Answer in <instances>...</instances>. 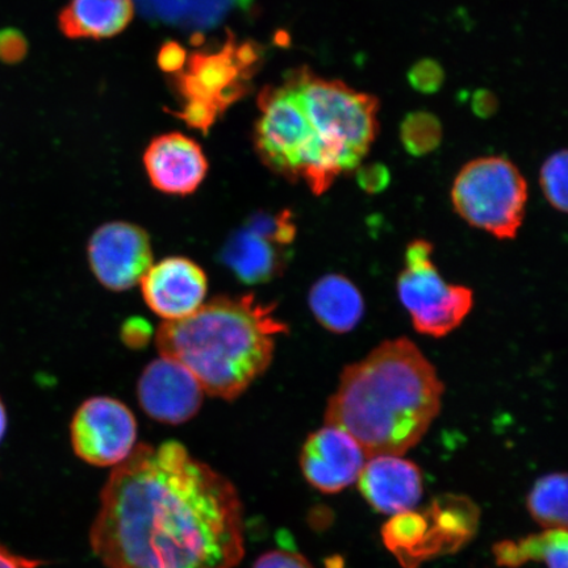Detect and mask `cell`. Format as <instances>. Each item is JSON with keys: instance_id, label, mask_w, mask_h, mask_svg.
<instances>
[{"instance_id": "6da1fadb", "label": "cell", "mask_w": 568, "mask_h": 568, "mask_svg": "<svg viewBox=\"0 0 568 568\" xmlns=\"http://www.w3.org/2000/svg\"><path fill=\"white\" fill-rule=\"evenodd\" d=\"M90 545L105 568H236L243 503L181 443L140 444L103 487Z\"/></svg>"}, {"instance_id": "7a4b0ae2", "label": "cell", "mask_w": 568, "mask_h": 568, "mask_svg": "<svg viewBox=\"0 0 568 568\" xmlns=\"http://www.w3.org/2000/svg\"><path fill=\"white\" fill-rule=\"evenodd\" d=\"M443 395L435 366L412 341H385L345 368L326 406L325 425L352 436L367 459L402 457L435 422Z\"/></svg>"}, {"instance_id": "3957f363", "label": "cell", "mask_w": 568, "mask_h": 568, "mask_svg": "<svg viewBox=\"0 0 568 568\" xmlns=\"http://www.w3.org/2000/svg\"><path fill=\"white\" fill-rule=\"evenodd\" d=\"M286 332L275 305L253 294L223 295L180 322L163 323L155 339L161 355L186 367L204 393L234 400L265 374L276 337Z\"/></svg>"}, {"instance_id": "277c9868", "label": "cell", "mask_w": 568, "mask_h": 568, "mask_svg": "<svg viewBox=\"0 0 568 568\" xmlns=\"http://www.w3.org/2000/svg\"><path fill=\"white\" fill-rule=\"evenodd\" d=\"M312 130L338 174L358 168L378 133L379 101L344 82L325 80L307 68L288 74Z\"/></svg>"}, {"instance_id": "5b68a950", "label": "cell", "mask_w": 568, "mask_h": 568, "mask_svg": "<svg viewBox=\"0 0 568 568\" xmlns=\"http://www.w3.org/2000/svg\"><path fill=\"white\" fill-rule=\"evenodd\" d=\"M258 109L254 144L265 165L290 181H305L315 195L328 191L339 174L326 159L295 92L286 82L266 88Z\"/></svg>"}, {"instance_id": "8992f818", "label": "cell", "mask_w": 568, "mask_h": 568, "mask_svg": "<svg viewBox=\"0 0 568 568\" xmlns=\"http://www.w3.org/2000/svg\"><path fill=\"white\" fill-rule=\"evenodd\" d=\"M452 201L458 215L475 229L499 240H513L525 216L528 184L509 160L483 158L462 168Z\"/></svg>"}, {"instance_id": "52a82bcc", "label": "cell", "mask_w": 568, "mask_h": 568, "mask_svg": "<svg viewBox=\"0 0 568 568\" xmlns=\"http://www.w3.org/2000/svg\"><path fill=\"white\" fill-rule=\"evenodd\" d=\"M429 241L407 247L406 268L397 281V294L420 335L445 337L464 323L474 305L470 288L446 283L432 260Z\"/></svg>"}, {"instance_id": "ba28073f", "label": "cell", "mask_w": 568, "mask_h": 568, "mask_svg": "<svg viewBox=\"0 0 568 568\" xmlns=\"http://www.w3.org/2000/svg\"><path fill=\"white\" fill-rule=\"evenodd\" d=\"M70 439L75 456L87 464L116 467L136 449V417L113 397H90L71 420Z\"/></svg>"}, {"instance_id": "9c48e42d", "label": "cell", "mask_w": 568, "mask_h": 568, "mask_svg": "<svg viewBox=\"0 0 568 568\" xmlns=\"http://www.w3.org/2000/svg\"><path fill=\"white\" fill-rule=\"evenodd\" d=\"M92 274L105 288L131 290L153 265L151 239L141 226L112 222L99 226L88 245Z\"/></svg>"}, {"instance_id": "30bf717a", "label": "cell", "mask_w": 568, "mask_h": 568, "mask_svg": "<svg viewBox=\"0 0 568 568\" xmlns=\"http://www.w3.org/2000/svg\"><path fill=\"white\" fill-rule=\"evenodd\" d=\"M138 397L141 408L154 422L180 425L201 409L204 389L180 362L161 355L140 375Z\"/></svg>"}, {"instance_id": "8fae6325", "label": "cell", "mask_w": 568, "mask_h": 568, "mask_svg": "<svg viewBox=\"0 0 568 568\" xmlns=\"http://www.w3.org/2000/svg\"><path fill=\"white\" fill-rule=\"evenodd\" d=\"M140 284L148 307L165 322H180L195 314L209 291L204 270L184 257H169L152 265Z\"/></svg>"}, {"instance_id": "7c38bea8", "label": "cell", "mask_w": 568, "mask_h": 568, "mask_svg": "<svg viewBox=\"0 0 568 568\" xmlns=\"http://www.w3.org/2000/svg\"><path fill=\"white\" fill-rule=\"evenodd\" d=\"M251 77L236 59V41L231 36L220 52L190 54L186 67L175 74L174 83L186 101L201 99L215 104L223 113L246 94V81Z\"/></svg>"}, {"instance_id": "4fadbf2b", "label": "cell", "mask_w": 568, "mask_h": 568, "mask_svg": "<svg viewBox=\"0 0 568 568\" xmlns=\"http://www.w3.org/2000/svg\"><path fill=\"white\" fill-rule=\"evenodd\" d=\"M366 459L352 436L325 425L304 443L301 467L312 487L324 494H337L358 481Z\"/></svg>"}, {"instance_id": "5bb4252c", "label": "cell", "mask_w": 568, "mask_h": 568, "mask_svg": "<svg viewBox=\"0 0 568 568\" xmlns=\"http://www.w3.org/2000/svg\"><path fill=\"white\" fill-rule=\"evenodd\" d=\"M144 165L153 186L170 195L195 193L209 172L201 145L176 132L162 134L149 144Z\"/></svg>"}, {"instance_id": "9a60e30c", "label": "cell", "mask_w": 568, "mask_h": 568, "mask_svg": "<svg viewBox=\"0 0 568 568\" xmlns=\"http://www.w3.org/2000/svg\"><path fill=\"white\" fill-rule=\"evenodd\" d=\"M368 459L358 478L359 491L367 503L381 514H410L423 496L420 468L397 456Z\"/></svg>"}, {"instance_id": "2e32d148", "label": "cell", "mask_w": 568, "mask_h": 568, "mask_svg": "<svg viewBox=\"0 0 568 568\" xmlns=\"http://www.w3.org/2000/svg\"><path fill=\"white\" fill-rule=\"evenodd\" d=\"M286 247L244 225L226 240L220 257L240 282L262 284L284 273L288 264Z\"/></svg>"}, {"instance_id": "e0dca14e", "label": "cell", "mask_w": 568, "mask_h": 568, "mask_svg": "<svg viewBox=\"0 0 568 568\" xmlns=\"http://www.w3.org/2000/svg\"><path fill=\"white\" fill-rule=\"evenodd\" d=\"M133 0H71L59 17L60 30L69 39L113 38L130 26Z\"/></svg>"}, {"instance_id": "ac0fdd59", "label": "cell", "mask_w": 568, "mask_h": 568, "mask_svg": "<svg viewBox=\"0 0 568 568\" xmlns=\"http://www.w3.org/2000/svg\"><path fill=\"white\" fill-rule=\"evenodd\" d=\"M308 304L317 323L338 335L353 331L365 311L359 290L341 274L320 278L310 291Z\"/></svg>"}, {"instance_id": "d6986e66", "label": "cell", "mask_w": 568, "mask_h": 568, "mask_svg": "<svg viewBox=\"0 0 568 568\" xmlns=\"http://www.w3.org/2000/svg\"><path fill=\"white\" fill-rule=\"evenodd\" d=\"M494 551L500 566L517 567L528 560H541L549 568H567V530H546L517 544L503 542Z\"/></svg>"}, {"instance_id": "ffe728a7", "label": "cell", "mask_w": 568, "mask_h": 568, "mask_svg": "<svg viewBox=\"0 0 568 568\" xmlns=\"http://www.w3.org/2000/svg\"><path fill=\"white\" fill-rule=\"evenodd\" d=\"M532 518L548 530H567V475H545L528 496Z\"/></svg>"}, {"instance_id": "44dd1931", "label": "cell", "mask_w": 568, "mask_h": 568, "mask_svg": "<svg viewBox=\"0 0 568 568\" xmlns=\"http://www.w3.org/2000/svg\"><path fill=\"white\" fill-rule=\"evenodd\" d=\"M400 140L414 158L435 152L443 141V124L430 112L416 111L403 120Z\"/></svg>"}, {"instance_id": "7402d4cb", "label": "cell", "mask_w": 568, "mask_h": 568, "mask_svg": "<svg viewBox=\"0 0 568 568\" xmlns=\"http://www.w3.org/2000/svg\"><path fill=\"white\" fill-rule=\"evenodd\" d=\"M567 151L556 152L541 168V187L554 209L567 211Z\"/></svg>"}, {"instance_id": "603a6c76", "label": "cell", "mask_w": 568, "mask_h": 568, "mask_svg": "<svg viewBox=\"0 0 568 568\" xmlns=\"http://www.w3.org/2000/svg\"><path fill=\"white\" fill-rule=\"evenodd\" d=\"M408 81L410 87L422 92V94H435V92L443 88L445 71L437 61L424 59L410 68Z\"/></svg>"}, {"instance_id": "cb8c5ba5", "label": "cell", "mask_w": 568, "mask_h": 568, "mask_svg": "<svg viewBox=\"0 0 568 568\" xmlns=\"http://www.w3.org/2000/svg\"><path fill=\"white\" fill-rule=\"evenodd\" d=\"M172 112V111H170ZM173 115L183 120L191 128L207 133L210 128L215 124L220 111L215 104L201 101V99H187L183 109L172 112Z\"/></svg>"}, {"instance_id": "d4e9b609", "label": "cell", "mask_w": 568, "mask_h": 568, "mask_svg": "<svg viewBox=\"0 0 568 568\" xmlns=\"http://www.w3.org/2000/svg\"><path fill=\"white\" fill-rule=\"evenodd\" d=\"M28 54V40L17 28L0 30V62L6 65H17Z\"/></svg>"}, {"instance_id": "484cf974", "label": "cell", "mask_w": 568, "mask_h": 568, "mask_svg": "<svg viewBox=\"0 0 568 568\" xmlns=\"http://www.w3.org/2000/svg\"><path fill=\"white\" fill-rule=\"evenodd\" d=\"M357 181L367 194H379L389 186L390 173L382 163H371L358 169Z\"/></svg>"}, {"instance_id": "4316f807", "label": "cell", "mask_w": 568, "mask_h": 568, "mask_svg": "<svg viewBox=\"0 0 568 568\" xmlns=\"http://www.w3.org/2000/svg\"><path fill=\"white\" fill-rule=\"evenodd\" d=\"M252 568H314L301 554L273 550L261 556Z\"/></svg>"}, {"instance_id": "83f0119b", "label": "cell", "mask_w": 568, "mask_h": 568, "mask_svg": "<svg viewBox=\"0 0 568 568\" xmlns=\"http://www.w3.org/2000/svg\"><path fill=\"white\" fill-rule=\"evenodd\" d=\"M189 54L186 49L175 41H166L160 48L159 67L169 74H178L186 67Z\"/></svg>"}, {"instance_id": "f1b7e54d", "label": "cell", "mask_w": 568, "mask_h": 568, "mask_svg": "<svg viewBox=\"0 0 568 568\" xmlns=\"http://www.w3.org/2000/svg\"><path fill=\"white\" fill-rule=\"evenodd\" d=\"M152 336L151 326L142 318H131L124 323L122 329V339L128 347L140 349L148 344Z\"/></svg>"}, {"instance_id": "f546056e", "label": "cell", "mask_w": 568, "mask_h": 568, "mask_svg": "<svg viewBox=\"0 0 568 568\" xmlns=\"http://www.w3.org/2000/svg\"><path fill=\"white\" fill-rule=\"evenodd\" d=\"M471 105L475 115L481 119L494 116L497 109H499V102H497V98L494 92L485 89L475 92Z\"/></svg>"}, {"instance_id": "4dcf8cb0", "label": "cell", "mask_w": 568, "mask_h": 568, "mask_svg": "<svg viewBox=\"0 0 568 568\" xmlns=\"http://www.w3.org/2000/svg\"><path fill=\"white\" fill-rule=\"evenodd\" d=\"M44 565V560L18 556L0 544V568H40Z\"/></svg>"}, {"instance_id": "1f68e13d", "label": "cell", "mask_w": 568, "mask_h": 568, "mask_svg": "<svg viewBox=\"0 0 568 568\" xmlns=\"http://www.w3.org/2000/svg\"><path fill=\"white\" fill-rule=\"evenodd\" d=\"M7 424H9V418H7L4 403L0 399V445H2L7 433Z\"/></svg>"}]
</instances>
